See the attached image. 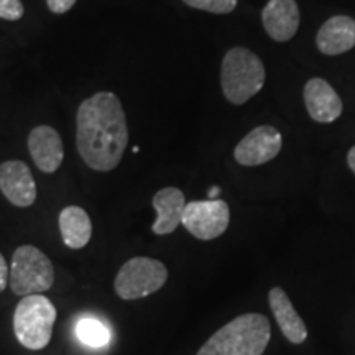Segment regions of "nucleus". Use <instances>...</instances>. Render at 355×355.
Instances as JSON below:
<instances>
[{"label":"nucleus","mask_w":355,"mask_h":355,"mask_svg":"<svg viewBox=\"0 0 355 355\" xmlns=\"http://www.w3.org/2000/svg\"><path fill=\"white\" fill-rule=\"evenodd\" d=\"M78 0H46V6L53 13H64L74 7Z\"/></svg>","instance_id":"obj_20"},{"label":"nucleus","mask_w":355,"mask_h":355,"mask_svg":"<svg viewBox=\"0 0 355 355\" xmlns=\"http://www.w3.org/2000/svg\"><path fill=\"white\" fill-rule=\"evenodd\" d=\"M76 145L91 170L112 171L121 163L128 145V128L125 112L114 92H97L79 105Z\"/></svg>","instance_id":"obj_1"},{"label":"nucleus","mask_w":355,"mask_h":355,"mask_svg":"<svg viewBox=\"0 0 355 355\" xmlns=\"http://www.w3.org/2000/svg\"><path fill=\"white\" fill-rule=\"evenodd\" d=\"M76 336L87 347H104L110 340V331L101 319L97 318H81L76 324Z\"/></svg>","instance_id":"obj_17"},{"label":"nucleus","mask_w":355,"mask_h":355,"mask_svg":"<svg viewBox=\"0 0 355 355\" xmlns=\"http://www.w3.org/2000/svg\"><path fill=\"white\" fill-rule=\"evenodd\" d=\"M304 102L314 122L331 123L343 114V101L332 86L321 78H313L304 86Z\"/></svg>","instance_id":"obj_10"},{"label":"nucleus","mask_w":355,"mask_h":355,"mask_svg":"<svg viewBox=\"0 0 355 355\" xmlns=\"http://www.w3.org/2000/svg\"><path fill=\"white\" fill-rule=\"evenodd\" d=\"M0 191L17 207L32 206L37 199V184L32 171L19 159L0 165Z\"/></svg>","instance_id":"obj_9"},{"label":"nucleus","mask_w":355,"mask_h":355,"mask_svg":"<svg viewBox=\"0 0 355 355\" xmlns=\"http://www.w3.org/2000/svg\"><path fill=\"white\" fill-rule=\"evenodd\" d=\"M219 194H220L219 186H212L209 193H207V196H209V199H219Z\"/></svg>","instance_id":"obj_23"},{"label":"nucleus","mask_w":355,"mask_h":355,"mask_svg":"<svg viewBox=\"0 0 355 355\" xmlns=\"http://www.w3.org/2000/svg\"><path fill=\"white\" fill-rule=\"evenodd\" d=\"M24 3L21 0H0V19L3 20H20L24 17Z\"/></svg>","instance_id":"obj_19"},{"label":"nucleus","mask_w":355,"mask_h":355,"mask_svg":"<svg viewBox=\"0 0 355 355\" xmlns=\"http://www.w3.org/2000/svg\"><path fill=\"white\" fill-rule=\"evenodd\" d=\"M168 279L166 266L148 257H135L122 265L115 277V293L125 301L145 298L162 290Z\"/></svg>","instance_id":"obj_6"},{"label":"nucleus","mask_w":355,"mask_h":355,"mask_svg":"<svg viewBox=\"0 0 355 355\" xmlns=\"http://www.w3.org/2000/svg\"><path fill=\"white\" fill-rule=\"evenodd\" d=\"M186 6L211 13H230L237 7V0H183Z\"/></svg>","instance_id":"obj_18"},{"label":"nucleus","mask_w":355,"mask_h":355,"mask_svg":"<svg viewBox=\"0 0 355 355\" xmlns=\"http://www.w3.org/2000/svg\"><path fill=\"white\" fill-rule=\"evenodd\" d=\"M229 222V204L222 199H207L186 204L181 224L199 241H214L227 230Z\"/></svg>","instance_id":"obj_7"},{"label":"nucleus","mask_w":355,"mask_h":355,"mask_svg":"<svg viewBox=\"0 0 355 355\" xmlns=\"http://www.w3.org/2000/svg\"><path fill=\"white\" fill-rule=\"evenodd\" d=\"M28 150L35 165L43 173H55L63 163V141L53 127H35L28 135Z\"/></svg>","instance_id":"obj_12"},{"label":"nucleus","mask_w":355,"mask_h":355,"mask_svg":"<svg viewBox=\"0 0 355 355\" xmlns=\"http://www.w3.org/2000/svg\"><path fill=\"white\" fill-rule=\"evenodd\" d=\"M347 163H349V168L352 170V173L355 175V145L350 148V152L347 155Z\"/></svg>","instance_id":"obj_22"},{"label":"nucleus","mask_w":355,"mask_h":355,"mask_svg":"<svg viewBox=\"0 0 355 355\" xmlns=\"http://www.w3.org/2000/svg\"><path fill=\"white\" fill-rule=\"evenodd\" d=\"M265 84V66L254 51L232 48L220 66V87L225 99L235 105L245 104Z\"/></svg>","instance_id":"obj_3"},{"label":"nucleus","mask_w":355,"mask_h":355,"mask_svg":"<svg viewBox=\"0 0 355 355\" xmlns=\"http://www.w3.org/2000/svg\"><path fill=\"white\" fill-rule=\"evenodd\" d=\"M282 145V133L277 128L260 125L239 141L234 150V157L242 166H260L277 158Z\"/></svg>","instance_id":"obj_8"},{"label":"nucleus","mask_w":355,"mask_h":355,"mask_svg":"<svg viewBox=\"0 0 355 355\" xmlns=\"http://www.w3.org/2000/svg\"><path fill=\"white\" fill-rule=\"evenodd\" d=\"M153 207L157 211L152 230L157 235H168L175 232L183 220L186 207L183 191L178 188H163L153 196Z\"/></svg>","instance_id":"obj_14"},{"label":"nucleus","mask_w":355,"mask_h":355,"mask_svg":"<svg viewBox=\"0 0 355 355\" xmlns=\"http://www.w3.org/2000/svg\"><path fill=\"white\" fill-rule=\"evenodd\" d=\"M60 232L66 247L74 250L86 247L92 235L91 217L83 207H64L60 214Z\"/></svg>","instance_id":"obj_16"},{"label":"nucleus","mask_w":355,"mask_h":355,"mask_svg":"<svg viewBox=\"0 0 355 355\" xmlns=\"http://www.w3.org/2000/svg\"><path fill=\"white\" fill-rule=\"evenodd\" d=\"M300 8L295 0H268L261 10L265 32L275 42H288L300 28Z\"/></svg>","instance_id":"obj_11"},{"label":"nucleus","mask_w":355,"mask_h":355,"mask_svg":"<svg viewBox=\"0 0 355 355\" xmlns=\"http://www.w3.org/2000/svg\"><path fill=\"white\" fill-rule=\"evenodd\" d=\"M268 303L283 336L291 344H303L308 337V329H306L303 318L295 309L286 293L278 286L272 288L268 293Z\"/></svg>","instance_id":"obj_15"},{"label":"nucleus","mask_w":355,"mask_h":355,"mask_svg":"<svg viewBox=\"0 0 355 355\" xmlns=\"http://www.w3.org/2000/svg\"><path fill=\"white\" fill-rule=\"evenodd\" d=\"M55 282L51 260L33 245H21L15 250L8 283L17 296L42 295Z\"/></svg>","instance_id":"obj_5"},{"label":"nucleus","mask_w":355,"mask_h":355,"mask_svg":"<svg viewBox=\"0 0 355 355\" xmlns=\"http://www.w3.org/2000/svg\"><path fill=\"white\" fill-rule=\"evenodd\" d=\"M56 321V308L46 296H24L13 314V331L24 347L40 350L51 340Z\"/></svg>","instance_id":"obj_4"},{"label":"nucleus","mask_w":355,"mask_h":355,"mask_svg":"<svg viewBox=\"0 0 355 355\" xmlns=\"http://www.w3.org/2000/svg\"><path fill=\"white\" fill-rule=\"evenodd\" d=\"M316 44L319 51L329 56L350 51L355 46V20L345 15H336L324 21L318 32Z\"/></svg>","instance_id":"obj_13"},{"label":"nucleus","mask_w":355,"mask_h":355,"mask_svg":"<svg viewBox=\"0 0 355 355\" xmlns=\"http://www.w3.org/2000/svg\"><path fill=\"white\" fill-rule=\"evenodd\" d=\"M272 337L263 314L247 313L216 331L196 355H263Z\"/></svg>","instance_id":"obj_2"},{"label":"nucleus","mask_w":355,"mask_h":355,"mask_svg":"<svg viewBox=\"0 0 355 355\" xmlns=\"http://www.w3.org/2000/svg\"><path fill=\"white\" fill-rule=\"evenodd\" d=\"M8 277H10V270H8V265L6 259H3V255L0 254V293L7 288Z\"/></svg>","instance_id":"obj_21"}]
</instances>
